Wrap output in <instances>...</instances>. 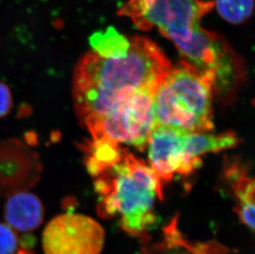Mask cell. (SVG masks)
<instances>
[{
	"label": "cell",
	"instance_id": "8",
	"mask_svg": "<svg viewBox=\"0 0 255 254\" xmlns=\"http://www.w3.org/2000/svg\"><path fill=\"white\" fill-rule=\"evenodd\" d=\"M38 153L16 138L0 140V197L27 192L41 180Z\"/></svg>",
	"mask_w": 255,
	"mask_h": 254
},
{
	"label": "cell",
	"instance_id": "19",
	"mask_svg": "<svg viewBox=\"0 0 255 254\" xmlns=\"http://www.w3.org/2000/svg\"><path fill=\"white\" fill-rule=\"evenodd\" d=\"M17 254H34L33 253L31 252L30 250H27L26 248H22V249H20L18 250V252H17Z\"/></svg>",
	"mask_w": 255,
	"mask_h": 254
},
{
	"label": "cell",
	"instance_id": "17",
	"mask_svg": "<svg viewBox=\"0 0 255 254\" xmlns=\"http://www.w3.org/2000/svg\"><path fill=\"white\" fill-rule=\"evenodd\" d=\"M17 248V235L9 226L0 223V254H15Z\"/></svg>",
	"mask_w": 255,
	"mask_h": 254
},
{
	"label": "cell",
	"instance_id": "13",
	"mask_svg": "<svg viewBox=\"0 0 255 254\" xmlns=\"http://www.w3.org/2000/svg\"><path fill=\"white\" fill-rule=\"evenodd\" d=\"M227 178L236 196L235 211L244 226L254 232L255 230V180L241 164L232 163L226 170Z\"/></svg>",
	"mask_w": 255,
	"mask_h": 254
},
{
	"label": "cell",
	"instance_id": "10",
	"mask_svg": "<svg viewBox=\"0 0 255 254\" xmlns=\"http://www.w3.org/2000/svg\"><path fill=\"white\" fill-rule=\"evenodd\" d=\"M178 216L175 215L163 228V239L159 242L144 244L140 254H227L229 249L217 240L192 242L181 232L178 226Z\"/></svg>",
	"mask_w": 255,
	"mask_h": 254
},
{
	"label": "cell",
	"instance_id": "4",
	"mask_svg": "<svg viewBox=\"0 0 255 254\" xmlns=\"http://www.w3.org/2000/svg\"><path fill=\"white\" fill-rule=\"evenodd\" d=\"M213 7L214 2L207 0H128L118 15L130 18L141 31L156 27L178 47L191 38Z\"/></svg>",
	"mask_w": 255,
	"mask_h": 254
},
{
	"label": "cell",
	"instance_id": "15",
	"mask_svg": "<svg viewBox=\"0 0 255 254\" xmlns=\"http://www.w3.org/2000/svg\"><path fill=\"white\" fill-rule=\"evenodd\" d=\"M92 51L104 58L125 56L130 48V36L120 33L114 27L97 31L89 39Z\"/></svg>",
	"mask_w": 255,
	"mask_h": 254
},
{
	"label": "cell",
	"instance_id": "16",
	"mask_svg": "<svg viewBox=\"0 0 255 254\" xmlns=\"http://www.w3.org/2000/svg\"><path fill=\"white\" fill-rule=\"evenodd\" d=\"M214 7L226 22L243 24L253 15L255 0H215Z\"/></svg>",
	"mask_w": 255,
	"mask_h": 254
},
{
	"label": "cell",
	"instance_id": "7",
	"mask_svg": "<svg viewBox=\"0 0 255 254\" xmlns=\"http://www.w3.org/2000/svg\"><path fill=\"white\" fill-rule=\"evenodd\" d=\"M105 231L89 216L63 214L52 219L42 235L45 254H100Z\"/></svg>",
	"mask_w": 255,
	"mask_h": 254
},
{
	"label": "cell",
	"instance_id": "2",
	"mask_svg": "<svg viewBox=\"0 0 255 254\" xmlns=\"http://www.w3.org/2000/svg\"><path fill=\"white\" fill-rule=\"evenodd\" d=\"M94 178L99 216L119 217L124 232L143 245L149 243V231L158 221L154 206L164 199L161 180L154 171L124 148L120 159Z\"/></svg>",
	"mask_w": 255,
	"mask_h": 254
},
{
	"label": "cell",
	"instance_id": "5",
	"mask_svg": "<svg viewBox=\"0 0 255 254\" xmlns=\"http://www.w3.org/2000/svg\"><path fill=\"white\" fill-rule=\"evenodd\" d=\"M176 48L219 96L231 97L244 80L243 60L217 32L200 26L186 43Z\"/></svg>",
	"mask_w": 255,
	"mask_h": 254
},
{
	"label": "cell",
	"instance_id": "6",
	"mask_svg": "<svg viewBox=\"0 0 255 254\" xmlns=\"http://www.w3.org/2000/svg\"><path fill=\"white\" fill-rule=\"evenodd\" d=\"M154 95L152 92L140 90L118 103L87 129L92 139L128 144L144 150L157 125Z\"/></svg>",
	"mask_w": 255,
	"mask_h": 254
},
{
	"label": "cell",
	"instance_id": "3",
	"mask_svg": "<svg viewBox=\"0 0 255 254\" xmlns=\"http://www.w3.org/2000/svg\"><path fill=\"white\" fill-rule=\"evenodd\" d=\"M213 89L188 63L171 69L154 95L157 125L188 132L211 131Z\"/></svg>",
	"mask_w": 255,
	"mask_h": 254
},
{
	"label": "cell",
	"instance_id": "18",
	"mask_svg": "<svg viewBox=\"0 0 255 254\" xmlns=\"http://www.w3.org/2000/svg\"><path fill=\"white\" fill-rule=\"evenodd\" d=\"M12 92L9 87L0 80V119L7 117L12 110Z\"/></svg>",
	"mask_w": 255,
	"mask_h": 254
},
{
	"label": "cell",
	"instance_id": "1",
	"mask_svg": "<svg viewBox=\"0 0 255 254\" xmlns=\"http://www.w3.org/2000/svg\"><path fill=\"white\" fill-rule=\"evenodd\" d=\"M130 41L123 57L104 58L91 50L78 61L73 73V103L85 129L135 92L155 94L172 69L170 60L150 39L132 36Z\"/></svg>",
	"mask_w": 255,
	"mask_h": 254
},
{
	"label": "cell",
	"instance_id": "11",
	"mask_svg": "<svg viewBox=\"0 0 255 254\" xmlns=\"http://www.w3.org/2000/svg\"><path fill=\"white\" fill-rule=\"evenodd\" d=\"M43 204L37 196L27 192L7 197L4 205V218L7 225L19 232L33 231L44 220Z\"/></svg>",
	"mask_w": 255,
	"mask_h": 254
},
{
	"label": "cell",
	"instance_id": "12",
	"mask_svg": "<svg viewBox=\"0 0 255 254\" xmlns=\"http://www.w3.org/2000/svg\"><path fill=\"white\" fill-rule=\"evenodd\" d=\"M240 141L233 131L218 134L210 131H187L184 137V153L188 163L195 171L202 165V156L231 149L236 146Z\"/></svg>",
	"mask_w": 255,
	"mask_h": 254
},
{
	"label": "cell",
	"instance_id": "9",
	"mask_svg": "<svg viewBox=\"0 0 255 254\" xmlns=\"http://www.w3.org/2000/svg\"><path fill=\"white\" fill-rule=\"evenodd\" d=\"M185 130L156 125L148 139L150 168L163 182L175 173L188 176L194 172L184 153Z\"/></svg>",
	"mask_w": 255,
	"mask_h": 254
},
{
	"label": "cell",
	"instance_id": "14",
	"mask_svg": "<svg viewBox=\"0 0 255 254\" xmlns=\"http://www.w3.org/2000/svg\"><path fill=\"white\" fill-rule=\"evenodd\" d=\"M120 144L103 139H92L85 146V164L89 173L96 177L117 163L123 155Z\"/></svg>",
	"mask_w": 255,
	"mask_h": 254
}]
</instances>
